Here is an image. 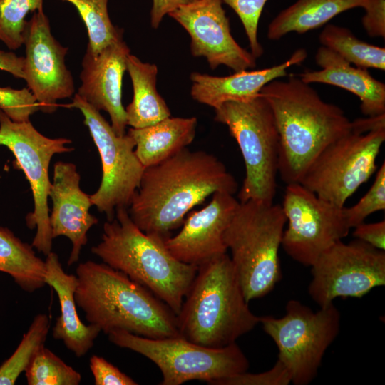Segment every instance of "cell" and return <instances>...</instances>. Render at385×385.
Instances as JSON below:
<instances>
[{"mask_svg": "<svg viewBox=\"0 0 385 385\" xmlns=\"http://www.w3.org/2000/svg\"><path fill=\"white\" fill-rule=\"evenodd\" d=\"M237 188L235 177L217 157L185 148L145 168L128 212L143 232L166 240L207 197L219 191L234 195Z\"/></svg>", "mask_w": 385, "mask_h": 385, "instance_id": "obj_1", "label": "cell"}, {"mask_svg": "<svg viewBox=\"0 0 385 385\" xmlns=\"http://www.w3.org/2000/svg\"><path fill=\"white\" fill-rule=\"evenodd\" d=\"M260 95L274 117L279 136L278 173L287 184L299 183L323 149L352 130V121L344 111L324 101L299 77L273 80Z\"/></svg>", "mask_w": 385, "mask_h": 385, "instance_id": "obj_2", "label": "cell"}, {"mask_svg": "<svg viewBox=\"0 0 385 385\" xmlns=\"http://www.w3.org/2000/svg\"><path fill=\"white\" fill-rule=\"evenodd\" d=\"M76 276V303L87 322L103 333L122 329L153 339L180 336L176 314L123 272L88 260L78 264Z\"/></svg>", "mask_w": 385, "mask_h": 385, "instance_id": "obj_3", "label": "cell"}, {"mask_svg": "<svg viewBox=\"0 0 385 385\" xmlns=\"http://www.w3.org/2000/svg\"><path fill=\"white\" fill-rule=\"evenodd\" d=\"M176 318L180 337L211 348L235 343L260 319L250 309L227 252L198 266Z\"/></svg>", "mask_w": 385, "mask_h": 385, "instance_id": "obj_4", "label": "cell"}, {"mask_svg": "<svg viewBox=\"0 0 385 385\" xmlns=\"http://www.w3.org/2000/svg\"><path fill=\"white\" fill-rule=\"evenodd\" d=\"M103 230L92 253L147 288L178 315L198 267L176 259L159 235L143 232L127 207L117 208Z\"/></svg>", "mask_w": 385, "mask_h": 385, "instance_id": "obj_5", "label": "cell"}, {"mask_svg": "<svg viewBox=\"0 0 385 385\" xmlns=\"http://www.w3.org/2000/svg\"><path fill=\"white\" fill-rule=\"evenodd\" d=\"M286 216L282 205L240 202L224 234L246 301L270 293L281 279L279 250Z\"/></svg>", "mask_w": 385, "mask_h": 385, "instance_id": "obj_6", "label": "cell"}, {"mask_svg": "<svg viewBox=\"0 0 385 385\" xmlns=\"http://www.w3.org/2000/svg\"><path fill=\"white\" fill-rule=\"evenodd\" d=\"M215 113V120L227 126L244 160L245 177L239 202H274L279 136L269 103L259 95L247 101L224 103Z\"/></svg>", "mask_w": 385, "mask_h": 385, "instance_id": "obj_7", "label": "cell"}, {"mask_svg": "<svg viewBox=\"0 0 385 385\" xmlns=\"http://www.w3.org/2000/svg\"><path fill=\"white\" fill-rule=\"evenodd\" d=\"M111 342L151 360L160 369L161 385H180L200 380L216 385L219 381L247 371L250 364L236 342L211 348L182 337L148 338L117 329L108 334Z\"/></svg>", "mask_w": 385, "mask_h": 385, "instance_id": "obj_8", "label": "cell"}, {"mask_svg": "<svg viewBox=\"0 0 385 385\" xmlns=\"http://www.w3.org/2000/svg\"><path fill=\"white\" fill-rule=\"evenodd\" d=\"M340 321V312L333 303L313 312L297 299L287 302L282 317L260 319L294 385H307L316 378L327 349L339 334Z\"/></svg>", "mask_w": 385, "mask_h": 385, "instance_id": "obj_9", "label": "cell"}, {"mask_svg": "<svg viewBox=\"0 0 385 385\" xmlns=\"http://www.w3.org/2000/svg\"><path fill=\"white\" fill-rule=\"evenodd\" d=\"M385 140V128L365 133L354 131L323 149L299 183L319 198L343 207L347 199L374 173Z\"/></svg>", "mask_w": 385, "mask_h": 385, "instance_id": "obj_10", "label": "cell"}, {"mask_svg": "<svg viewBox=\"0 0 385 385\" xmlns=\"http://www.w3.org/2000/svg\"><path fill=\"white\" fill-rule=\"evenodd\" d=\"M65 138H50L38 132L28 121L15 122L0 109V145L8 148L16 158L14 163L29 182L34 209L26 217L30 229L36 228L31 245L47 255L51 252L53 237L48 205L51 182L48 168L55 154L73 150Z\"/></svg>", "mask_w": 385, "mask_h": 385, "instance_id": "obj_11", "label": "cell"}, {"mask_svg": "<svg viewBox=\"0 0 385 385\" xmlns=\"http://www.w3.org/2000/svg\"><path fill=\"white\" fill-rule=\"evenodd\" d=\"M70 106L83 114L101 160V182L98 189L90 195L91 200L99 212L106 215L108 220H112L117 208L129 207L145 168L135 155L131 135H118L100 111L78 94L74 95Z\"/></svg>", "mask_w": 385, "mask_h": 385, "instance_id": "obj_12", "label": "cell"}, {"mask_svg": "<svg viewBox=\"0 0 385 385\" xmlns=\"http://www.w3.org/2000/svg\"><path fill=\"white\" fill-rule=\"evenodd\" d=\"M310 267L308 294L319 307L337 297H362L385 285L384 250L357 239L349 243L337 241Z\"/></svg>", "mask_w": 385, "mask_h": 385, "instance_id": "obj_13", "label": "cell"}, {"mask_svg": "<svg viewBox=\"0 0 385 385\" xmlns=\"http://www.w3.org/2000/svg\"><path fill=\"white\" fill-rule=\"evenodd\" d=\"M282 207L287 227L281 246L291 258L305 266L310 267L351 229L344 207L319 198L299 183L287 184Z\"/></svg>", "mask_w": 385, "mask_h": 385, "instance_id": "obj_14", "label": "cell"}, {"mask_svg": "<svg viewBox=\"0 0 385 385\" xmlns=\"http://www.w3.org/2000/svg\"><path fill=\"white\" fill-rule=\"evenodd\" d=\"M25 56L24 80L34 96L39 109L53 113L58 100L74 94V81L66 65L68 48L52 35L43 9L34 11L24 32Z\"/></svg>", "mask_w": 385, "mask_h": 385, "instance_id": "obj_15", "label": "cell"}, {"mask_svg": "<svg viewBox=\"0 0 385 385\" xmlns=\"http://www.w3.org/2000/svg\"><path fill=\"white\" fill-rule=\"evenodd\" d=\"M222 3V0H195L168 15L190 35L192 55L205 57L212 69L221 65L234 72L254 68L257 58L232 36Z\"/></svg>", "mask_w": 385, "mask_h": 385, "instance_id": "obj_16", "label": "cell"}, {"mask_svg": "<svg viewBox=\"0 0 385 385\" xmlns=\"http://www.w3.org/2000/svg\"><path fill=\"white\" fill-rule=\"evenodd\" d=\"M239 204L232 194L215 192L206 206L185 217L177 235L165 240L167 249L178 260L197 267L226 253L224 234Z\"/></svg>", "mask_w": 385, "mask_h": 385, "instance_id": "obj_17", "label": "cell"}, {"mask_svg": "<svg viewBox=\"0 0 385 385\" xmlns=\"http://www.w3.org/2000/svg\"><path fill=\"white\" fill-rule=\"evenodd\" d=\"M130 48L123 36L97 53L86 51L80 74L78 94L98 111L110 116L111 127L120 136L125 134V110L122 103V83Z\"/></svg>", "mask_w": 385, "mask_h": 385, "instance_id": "obj_18", "label": "cell"}, {"mask_svg": "<svg viewBox=\"0 0 385 385\" xmlns=\"http://www.w3.org/2000/svg\"><path fill=\"white\" fill-rule=\"evenodd\" d=\"M80 179L73 163L58 161L54 165L48 193L52 200L49 221L53 239L65 236L72 243L69 266L78 262L82 247L87 244L88 230L98 222L89 212L93 203L90 195L80 188Z\"/></svg>", "mask_w": 385, "mask_h": 385, "instance_id": "obj_19", "label": "cell"}, {"mask_svg": "<svg viewBox=\"0 0 385 385\" xmlns=\"http://www.w3.org/2000/svg\"><path fill=\"white\" fill-rule=\"evenodd\" d=\"M307 57V51L299 48L282 63L261 70H243L226 76L192 72L190 95L214 109L229 101H247L258 96L270 81L286 76L289 68L300 64Z\"/></svg>", "mask_w": 385, "mask_h": 385, "instance_id": "obj_20", "label": "cell"}, {"mask_svg": "<svg viewBox=\"0 0 385 385\" xmlns=\"http://www.w3.org/2000/svg\"><path fill=\"white\" fill-rule=\"evenodd\" d=\"M320 70H306L299 78L306 83L334 86L356 95L366 116L385 114V84L366 68L353 66L332 50L321 46L315 55Z\"/></svg>", "mask_w": 385, "mask_h": 385, "instance_id": "obj_21", "label": "cell"}, {"mask_svg": "<svg viewBox=\"0 0 385 385\" xmlns=\"http://www.w3.org/2000/svg\"><path fill=\"white\" fill-rule=\"evenodd\" d=\"M45 282L56 291L61 313L52 329L54 339L62 340L66 347L77 357L85 356L93 346L101 329L85 324L77 312L75 292L78 285L76 274L66 273L57 254L51 252L45 260Z\"/></svg>", "mask_w": 385, "mask_h": 385, "instance_id": "obj_22", "label": "cell"}, {"mask_svg": "<svg viewBox=\"0 0 385 385\" xmlns=\"http://www.w3.org/2000/svg\"><path fill=\"white\" fill-rule=\"evenodd\" d=\"M196 117H168L151 125L129 129L135 153L144 168L156 165L190 145L195 137Z\"/></svg>", "mask_w": 385, "mask_h": 385, "instance_id": "obj_23", "label": "cell"}, {"mask_svg": "<svg viewBox=\"0 0 385 385\" xmlns=\"http://www.w3.org/2000/svg\"><path fill=\"white\" fill-rule=\"evenodd\" d=\"M133 85L132 101L125 108L127 125L133 128L151 125L171 116L165 100L158 92V67L129 54L126 61Z\"/></svg>", "mask_w": 385, "mask_h": 385, "instance_id": "obj_24", "label": "cell"}, {"mask_svg": "<svg viewBox=\"0 0 385 385\" xmlns=\"http://www.w3.org/2000/svg\"><path fill=\"white\" fill-rule=\"evenodd\" d=\"M369 0H297L281 11L270 23L267 38L279 40L291 32L304 34L324 25L335 16Z\"/></svg>", "mask_w": 385, "mask_h": 385, "instance_id": "obj_25", "label": "cell"}, {"mask_svg": "<svg viewBox=\"0 0 385 385\" xmlns=\"http://www.w3.org/2000/svg\"><path fill=\"white\" fill-rule=\"evenodd\" d=\"M0 272L9 274L26 292H34L46 285L45 261L36 255L32 245L4 227H0Z\"/></svg>", "mask_w": 385, "mask_h": 385, "instance_id": "obj_26", "label": "cell"}, {"mask_svg": "<svg viewBox=\"0 0 385 385\" xmlns=\"http://www.w3.org/2000/svg\"><path fill=\"white\" fill-rule=\"evenodd\" d=\"M319 41L352 65L364 68L385 70V48L358 38L349 29L327 24Z\"/></svg>", "mask_w": 385, "mask_h": 385, "instance_id": "obj_27", "label": "cell"}, {"mask_svg": "<svg viewBox=\"0 0 385 385\" xmlns=\"http://www.w3.org/2000/svg\"><path fill=\"white\" fill-rule=\"evenodd\" d=\"M50 329V318L38 314L34 318L14 352L0 365V385H14L37 353L44 347Z\"/></svg>", "mask_w": 385, "mask_h": 385, "instance_id": "obj_28", "label": "cell"}, {"mask_svg": "<svg viewBox=\"0 0 385 385\" xmlns=\"http://www.w3.org/2000/svg\"><path fill=\"white\" fill-rule=\"evenodd\" d=\"M75 6L87 29L86 51L97 53L113 41L123 36V31L115 26L108 11V0H61Z\"/></svg>", "mask_w": 385, "mask_h": 385, "instance_id": "obj_29", "label": "cell"}, {"mask_svg": "<svg viewBox=\"0 0 385 385\" xmlns=\"http://www.w3.org/2000/svg\"><path fill=\"white\" fill-rule=\"evenodd\" d=\"M24 372L29 385H78L81 381L78 371L45 346Z\"/></svg>", "mask_w": 385, "mask_h": 385, "instance_id": "obj_30", "label": "cell"}, {"mask_svg": "<svg viewBox=\"0 0 385 385\" xmlns=\"http://www.w3.org/2000/svg\"><path fill=\"white\" fill-rule=\"evenodd\" d=\"M43 0H0V41L11 50L24 44V32L31 11L43 9Z\"/></svg>", "mask_w": 385, "mask_h": 385, "instance_id": "obj_31", "label": "cell"}, {"mask_svg": "<svg viewBox=\"0 0 385 385\" xmlns=\"http://www.w3.org/2000/svg\"><path fill=\"white\" fill-rule=\"evenodd\" d=\"M385 209V163L378 170L375 180L367 192L350 207L343 210L350 228L364 222L371 214Z\"/></svg>", "mask_w": 385, "mask_h": 385, "instance_id": "obj_32", "label": "cell"}, {"mask_svg": "<svg viewBox=\"0 0 385 385\" xmlns=\"http://www.w3.org/2000/svg\"><path fill=\"white\" fill-rule=\"evenodd\" d=\"M267 0H222L239 16L247 35L252 54L257 58L263 54L257 38L259 20Z\"/></svg>", "mask_w": 385, "mask_h": 385, "instance_id": "obj_33", "label": "cell"}, {"mask_svg": "<svg viewBox=\"0 0 385 385\" xmlns=\"http://www.w3.org/2000/svg\"><path fill=\"white\" fill-rule=\"evenodd\" d=\"M0 109L15 122L29 120V117L39 111L34 96L28 88L14 89L0 86Z\"/></svg>", "mask_w": 385, "mask_h": 385, "instance_id": "obj_34", "label": "cell"}, {"mask_svg": "<svg viewBox=\"0 0 385 385\" xmlns=\"http://www.w3.org/2000/svg\"><path fill=\"white\" fill-rule=\"evenodd\" d=\"M292 376L285 365L279 359L269 370L252 374L247 371L219 381L216 385H288Z\"/></svg>", "mask_w": 385, "mask_h": 385, "instance_id": "obj_35", "label": "cell"}, {"mask_svg": "<svg viewBox=\"0 0 385 385\" xmlns=\"http://www.w3.org/2000/svg\"><path fill=\"white\" fill-rule=\"evenodd\" d=\"M89 367L96 385H136L138 383L118 368L97 355H92Z\"/></svg>", "mask_w": 385, "mask_h": 385, "instance_id": "obj_36", "label": "cell"}, {"mask_svg": "<svg viewBox=\"0 0 385 385\" xmlns=\"http://www.w3.org/2000/svg\"><path fill=\"white\" fill-rule=\"evenodd\" d=\"M361 19L364 29L371 37H385V0H369Z\"/></svg>", "mask_w": 385, "mask_h": 385, "instance_id": "obj_37", "label": "cell"}, {"mask_svg": "<svg viewBox=\"0 0 385 385\" xmlns=\"http://www.w3.org/2000/svg\"><path fill=\"white\" fill-rule=\"evenodd\" d=\"M353 236L369 245L381 250H385V221L376 222H361L355 226Z\"/></svg>", "mask_w": 385, "mask_h": 385, "instance_id": "obj_38", "label": "cell"}, {"mask_svg": "<svg viewBox=\"0 0 385 385\" xmlns=\"http://www.w3.org/2000/svg\"><path fill=\"white\" fill-rule=\"evenodd\" d=\"M195 0H153L150 11V24L153 29L159 27L165 15L175 10L181 5L187 4Z\"/></svg>", "mask_w": 385, "mask_h": 385, "instance_id": "obj_39", "label": "cell"}, {"mask_svg": "<svg viewBox=\"0 0 385 385\" xmlns=\"http://www.w3.org/2000/svg\"><path fill=\"white\" fill-rule=\"evenodd\" d=\"M23 66L24 57L0 49V70L6 71L16 78L24 79Z\"/></svg>", "mask_w": 385, "mask_h": 385, "instance_id": "obj_40", "label": "cell"}]
</instances>
